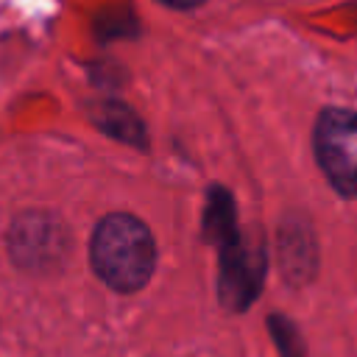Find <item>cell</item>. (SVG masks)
<instances>
[{"instance_id":"obj_3","label":"cell","mask_w":357,"mask_h":357,"mask_svg":"<svg viewBox=\"0 0 357 357\" xmlns=\"http://www.w3.org/2000/svg\"><path fill=\"white\" fill-rule=\"evenodd\" d=\"M315 156L340 195H357V112L324 109L312 134Z\"/></svg>"},{"instance_id":"obj_1","label":"cell","mask_w":357,"mask_h":357,"mask_svg":"<svg viewBox=\"0 0 357 357\" xmlns=\"http://www.w3.org/2000/svg\"><path fill=\"white\" fill-rule=\"evenodd\" d=\"M89 262L109 290L137 293L156 271V240L137 215L109 212L92 229Z\"/></svg>"},{"instance_id":"obj_6","label":"cell","mask_w":357,"mask_h":357,"mask_svg":"<svg viewBox=\"0 0 357 357\" xmlns=\"http://www.w3.org/2000/svg\"><path fill=\"white\" fill-rule=\"evenodd\" d=\"M271 329H273L276 343H279V349H282L284 357H301V354H304L301 337H298V332H296V326H293L290 321L273 315V318H271Z\"/></svg>"},{"instance_id":"obj_7","label":"cell","mask_w":357,"mask_h":357,"mask_svg":"<svg viewBox=\"0 0 357 357\" xmlns=\"http://www.w3.org/2000/svg\"><path fill=\"white\" fill-rule=\"evenodd\" d=\"M162 3H167L173 8H192V6H201L204 0H162Z\"/></svg>"},{"instance_id":"obj_2","label":"cell","mask_w":357,"mask_h":357,"mask_svg":"<svg viewBox=\"0 0 357 357\" xmlns=\"http://www.w3.org/2000/svg\"><path fill=\"white\" fill-rule=\"evenodd\" d=\"M209 198L206 226L220 243V301L231 310H243L254 301L262 282V254L243 245L234 226V206L226 190H215Z\"/></svg>"},{"instance_id":"obj_5","label":"cell","mask_w":357,"mask_h":357,"mask_svg":"<svg viewBox=\"0 0 357 357\" xmlns=\"http://www.w3.org/2000/svg\"><path fill=\"white\" fill-rule=\"evenodd\" d=\"M98 126L106 131V134H112V137H117V139H123V142H137V145H142V123H139V117L128 109V106H123V103H114V100H109V103H103V109H100V114H98Z\"/></svg>"},{"instance_id":"obj_4","label":"cell","mask_w":357,"mask_h":357,"mask_svg":"<svg viewBox=\"0 0 357 357\" xmlns=\"http://www.w3.org/2000/svg\"><path fill=\"white\" fill-rule=\"evenodd\" d=\"M11 257L25 271L56 268L67 251V234L61 220L47 212H25L8 231Z\"/></svg>"}]
</instances>
